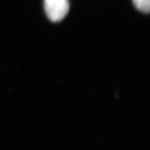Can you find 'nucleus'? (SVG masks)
Wrapping results in <instances>:
<instances>
[{
    "label": "nucleus",
    "instance_id": "nucleus-1",
    "mask_svg": "<svg viewBox=\"0 0 150 150\" xmlns=\"http://www.w3.org/2000/svg\"><path fill=\"white\" fill-rule=\"evenodd\" d=\"M45 13L51 21L54 22L63 19L69 11L68 0H45Z\"/></svg>",
    "mask_w": 150,
    "mask_h": 150
},
{
    "label": "nucleus",
    "instance_id": "nucleus-2",
    "mask_svg": "<svg viewBox=\"0 0 150 150\" xmlns=\"http://www.w3.org/2000/svg\"><path fill=\"white\" fill-rule=\"evenodd\" d=\"M133 5L139 11L149 13L150 9V0H132Z\"/></svg>",
    "mask_w": 150,
    "mask_h": 150
}]
</instances>
